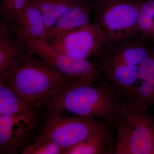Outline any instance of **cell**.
<instances>
[{"mask_svg": "<svg viewBox=\"0 0 154 154\" xmlns=\"http://www.w3.org/2000/svg\"><path fill=\"white\" fill-rule=\"evenodd\" d=\"M46 107L71 115L99 119L114 124L122 115L126 100L108 82L72 81L48 93Z\"/></svg>", "mask_w": 154, "mask_h": 154, "instance_id": "obj_1", "label": "cell"}, {"mask_svg": "<svg viewBox=\"0 0 154 154\" xmlns=\"http://www.w3.org/2000/svg\"><path fill=\"white\" fill-rule=\"evenodd\" d=\"M72 81H75L63 75L40 57L26 50L0 82L6 83L29 101L42 102L48 93Z\"/></svg>", "mask_w": 154, "mask_h": 154, "instance_id": "obj_2", "label": "cell"}, {"mask_svg": "<svg viewBox=\"0 0 154 154\" xmlns=\"http://www.w3.org/2000/svg\"><path fill=\"white\" fill-rule=\"evenodd\" d=\"M108 124L99 119L71 115L46 107L36 140L51 141L65 151L92 136L109 131Z\"/></svg>", "mask_w": 154, "mask_h": 154, "instance_id": "obj_3", "label": "cell"}, {"mask_svg": "<svg viewBox=\"0 0 154 154\" xmlns=\"http://www.w3.org/2000/svg\"><path fill=\"white\" fill-rule=\"evenodd\" d=\"M147 108L127 101L122 115L116 122V154H152L154 143V119Z\"/></svg>", "mask_w": 154, "mask_h": 154, "instance_id": "obj_4", "label": "cell"}, {"mask_svg": "<svg viewBox=\"0 0 154 154\" xmlns=\"http://www.w3.org/2000/svg\"><path fill=\"white\" fill-rule=\"evenodd\" d=\"M142 0H110L96 5V20L107 34L109 45L137 36V25Z\"/></svg>", "mask_w": 154, "mask_h": 154, "instance_id": "obj_5", "label": "cell"}, {"mask_svg": "<svg viewBox=\"0 0 154 154\" xmlns=\"http://www.w3.org/2000/svg\"><path fill=\"white\" fill-rule=\"evenodd\" d=\"M46 107L40 111L0 115V154H22L35 141Z\"/></svg>", "mask_w": 154, "mask_h": 154, "instance_id": "obj_6", "label": "cell"}, {"mask_svg": "<svg viewBox=\"0 0 154 154\" xmlns=\"http://www.w3.org/2000/svg\"><path fill=\"white\" fill-rule=\"evenodd\" d=\"M24 46L27 51L40 57L73 81L96 83L103 80V74L96 63L69 56L58 51L45 40L31 42Z\"/></svg>", "mask_w": 154, "mask_h": 154, "instance_id": "obj_7", "label": "cell"}, {"mask_svg": "<svg viewBox=\"0 0 154 154\" xmlns=\"http://www.w3.org/2000/svg\"><path fill=\"white\" fill-rule=\"evenodd\" d=\"M50 44L72 57L89 60L102 54L109 46V41L104 30L94 22L67 33Z\"/></svg>", "mask_w": 154, "mask_h": 154, "instance_id": "obj_8", "label": "cell"}, {"mask_svg": "<svg viewBox=\"0 0 154 154\" xmlns=\"http://www.w3.org/2000/svg\"><path fill=\"white\" fill-rule=\"evenodd\" d=\"M97 64L103 75L116 91L130 100L137 85L138 67L116 60L105 54L99 56Z\"/></svg>", "mask_w": 154, "mask_h": 154, "instance_id": "obj_9", "label": "cell"}, {"mask_svg": "<svg viewBox=\"0 0 154 154\" xmlns=\"http://www.w3.org/2000/svg\"><path fill=\"white\" fill-rule=\"evenodd\" d=\"M96 5L90 0H79L48 30L45 41L50 43L67 33L90 24L91 16L95 13Z\"/></svg>", "mask_w": 154, "mask_h": 154, "instance_id": "obj_10", "label": "cell"}, {"mask_svg": "<svg viewBox=\"0 0 154 154\" xmlns=\"http://www.w3.org/2000/svg\"><path fill=\"white\" fill-rule=\"evenodd\" d=\"M9 25L23 45L36 40H45L47 28L43 16L33 0Z\"/></svg>", "mask_w": 154, "mask_h": 154, "instance_id": "obj_11", "label": "cell"}, {"mask_svg": "<svg viewBox=\"0 0 154 154\" xmlns=\"http://www.w3.org/2000/svg\"><path fill=\"white\" fill-rule=\"evenodd\" d=\"M148 41L138 36H133L109 45L102 54L121 62L139 66L152 52Z\"/></svg>", "mask_w": 154, "mask_h": 154, "instance_id": "obj_12", "label": "cell"}, {"mask_svg": "<svg viewBox=\"0 0 154 154\" xmlns=\"http://www.w3.org/2000/svg\"><path fill=\"white\" fill-rule=\"evenodd\" d=\"M25 51L24 45L11 26L2 19L0 24V81L7 76Z\"/></svg>", "mask_w": 154, "mask_h": 154, "instance_id": "obj_13", "label": "cell"}, {"mask_svg": "<svg viewBox=\"0 0 154 154\" xmlns=\"http://www.w3.org/2000/svg\"><path fill=\"white\" fill-rule=\"evenodd\" d=\"M138 81L140 85L135 89L130 101L147 108L154 104V52L138 67Z\"/></svg>", "mask_w": 154, "mask_h": 154, "instance_id": "obj_14", "label": "cell"}, {"mask_svg": "<svg viewBox=\"0 0 154 154\" xmlns=\"http://www.w3.org/2000/svg\"><path fill=\"white\" fill-rule=\"evenodd\" d=\"M46 106L42 102H33L20 96L6 83L0 82V115L40 111Z\"/></svg>", "mask_w": 154, "mask_h": 154, "instance_id": "obj_15", "label": "cell"}, {"mask_svg": "<svg viewBox=\"0 0 154 154\" xmlns=\"http://www.w3.org/2000/svg\"><path fill=\"white\" fill-rule=\"evenodd\" d=\"M79 0H33L41 12L47 30L54 25L58 19Z\"/></svg>", "mask_w": 154, "mask_h": 154, "instance_id": "obj_16", "label": "cell"}, {"mask_svg": "<svg viewBox=\"0 0 154 154\" xmlns=\"http://www.w3.org/2000/svg\"><path fill=\"white\" fill-rule=\"evenodd\" d=\"M110 131L94 135L68 149L63 154H97L106 152Z\"/></svg>", "mask_w": 154, "mask_h": 154, "instance_id": "obj_17", "label": "cell"}, {"mask_svg": "<svg viewBox=\"0 0 154 154\" xmlns=\"http://www.w3.org/2000/svg\"><path fill=\"white\" fill-rule=\"evenodd\" d=\"M154 15V0L142 2L137 25V36L149 42L151 22Z\"/></svg>", "mask_w": 154, "mask_h": 154, "instance_id": "obj_18", "label": "cell"}, {"mask_svg": "<svg viewBox=\"0 0 154 154\" xmlns=\"http://www.w3.org/2000/svg\"><path fill=\"white\" fill-rule=\"evenodd\" d=\"M32 0H1L0 12L3 20L9 25Z\"/></svg>", "mask_w": 154, "mask_h": 154, "instance_id": "obj_19", "label": "cell"}, {"mask_svg": "<svg viewBox=\"0 0 154 154\" xmlns=\"http://www.w3.org/2000/svg\"><path fill=\"white\" fill-rule=\"evenodd\" d=\"M64 150L51 141L37 139L26 148L22 154H63Z\"/></svg>", "mask_w": 154, "mask_h": 154, "instance_id": "obj_20", "label": "cell"}, {"mask_svg": "<svg viewBox=\"0 0 154 154\" xmlns=\"http://www.w3.org/2000/svg\"><path fill=\"white\" fill-rule=\"evenodd\" d=\"M154 41V16L152 18L151 22V32L149 38V42Z\"/></svg>", "mask_w": 154, "mask_h": 154, "instance_id": "obj_21", "label": "cell"}, {"mask_svg": "<svg viewBox=\"0 0 154 154\" xmlns=\"http://www.w3.org/2000/svg\"><path fill=\"white\" fill-rule=\"evenodd\" d=\"M94 3H95L96 5H102L106 4L107 2H109L110 0H90Z\"/></svg>", "mask_w": 154, "mask_h": 154, "instance_id": "obj_22", "label": "cell"}, {"mask_svg": "<svg viewBox=\"0 0 154 154\" xmlns=\"http://www.w3.org/2000/svg\"><path fill=\"white\" fill-rule=\"evenodd\" d=\"M152 154H154V143L153 146L152 150Z\"/></svg>", "mask_w": 154, "mask_h": 154, "instance_id": "obj_23", "label": "cell"}]
</instances>
